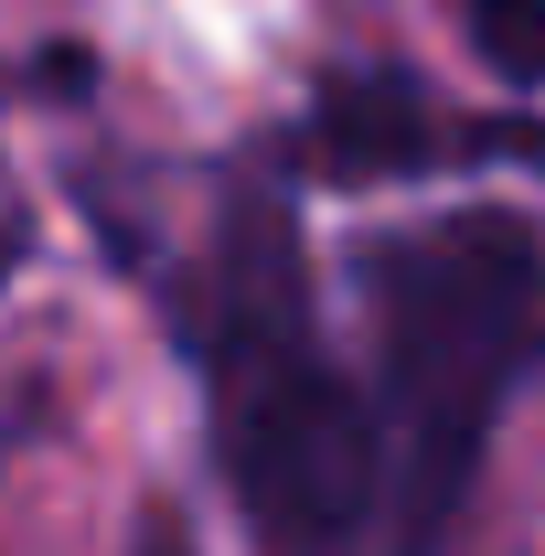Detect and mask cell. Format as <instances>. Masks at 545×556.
I'll return each mask as SVG.
<instances>
[{
	"label": "cell",
	"instance_id": "cell-5",
	"mask_svg": "<svg viewBox=\"0 0 545 556\" xmlns=\"http://www.w3.org/2000/svg\"><path fill=\"white\" fill-rule=\"evenodd\" d=\"M22 257H33V204H22V182L0 172V278L22 268Z\"/></svg>",
	"mask_w": 545,
	"mask_h": 556
},
{
	"label": "cell",
	"instance_id": "cell-4",
	"mask_svg": "<svg viewBox=\"0 0 545 556\" xmlns=\"http://www.w3.org/2000/svg\"><path fill=\"white\" fill-rule=\"evenodd\" d=\"M481 65L514 75V86H545V0H460Z\"/></svg>",
	"mask_w": 545,
	"mask_h": 556
},
{
	"label": "cell",
	"instance_id": "cell-2",
	"mask_svg": "<svg viewBox=\"0 0 545 556\" xmlns=\"http://www.w3.org/2000/svg\"><path fill=\"white\" fill-rule=\"evenodd\" d=\"M364 289H375L385 396L407 417V492L428 535L471 482L503 386L545 353V247L514 214H449L385 236L364 257Z\"/></svg>",
	"mask_w": 545,
	"mask_h": 556
},
{
	"label": "cell",
	"instance_id": "cell-1",
	"mask_svg": "<svg viewBox=\"0 0 545 556\" xmlns=\"http://www.w3.org/2000/svg\"><path fill=\"white\" fill-rule=\"evenodd\" d=\"M204 364L214 450H225V482L246 492L257 535L289 556H332L375 503L385 439H375V407L310 343V289H300V247L278 204H246L214 247Z\"/></svg>",
	"mask_w": 545,
	"mask_h": 556
},
{
	"label": "cell",
	"instance_id": "cell-3",
	"mask_svg": "<svg viewBox=\"0 0 545 556\" xmlns=\"http://www.w3.org/2000/svg\"><path fill=\"white\" fill-rule=\"evenodd\" d=\"M439 139H449V118H439L428 86H407V75H332V86L310 97L300 150H310V172H332V182H396L417 161H449Z\"/></svg>",
	"mask_w": 545,
	"mask_h": 556
}]
</instances>
